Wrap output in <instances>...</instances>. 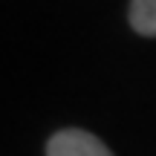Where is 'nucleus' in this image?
I'll use <instances>...</instances> for the list:
<instances>
[{
  "mask_svg": "<svg viewBox=\"0 0 156 156\" xmlns=\"http://www.w3.org/2000/svg\"><path fill=\"white\" fill-rule=\"evenodd\" d=\"M46 156H113V153L98 136L78 127H67V130H58L49 139Z\"/></svg>",
  "mask_w": 156,
  "mask_h": 156,
  "instance_id": "obj_1",
  "label": "nucleus"
},
{
  "mask_svg": "<svg viewBox=\"0 0 156 156\" xmlns=\"http://www.w3.org/2000/svg\"><path fill=\"white\" fill-rule=\"evenodd\" d=\"M130 26L145 38H156V0H130Z\"/></svg>",
  "mask_w": 156,
  "mask_h": 156,
  "instance_id": "obj_2",
  "label": "nucleus"
}]
</instances>
